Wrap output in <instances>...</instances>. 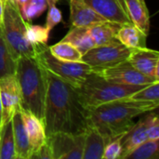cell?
I'll return each instance as SVG.
<instances>
[{"instance_id":"cell-1","label":"cell","mask_w":159,"mask_h":159,"mask_svg":"<svg viewBox=\"0 0 159 159\" xmlns=\"http://www.w3.org/2000/svg\"><path fill=\"white\" fill-rule=\"evenodd\" d=\"M46 74L48 90L43 118L46 135L56 132L84 133L89 125V110L82 105L76 88L48 69Z\"/></svg>"},{"instance_id":"cell-2","label":"cell","mask_w":159,"mask_h":159,"mask_svg":"<svg viewBox=\"0 0 159 159\" xmlns=\"http://www.w3.org/2000/svg\"><path fill=\"white\" fill-rule=\"evenodd\" d=\"M159 103L135 101L129 98L102 104L89 111V124L96 128L104 137L106 143L124 135L133 125V119L143 114L152 112Z\"/></svg>"},{"instance_id":"cell-3","label":"cell","mask_w":159,"mask_h":159,"mask_svg":"<svg viewBox=\"0 0 159 159\" xmlns=\"http://www.w3.org/2000/svg\"><path fill=\"white\" fill-rule=\"evenodd\" d=\"M15 75L20 89V108L43 121L48 90L45 67L34 57H20L17 60Z\"/></svg>"},{"instance_id":"cell-4","label":"cell","mask_w":159,"mask_h":159,"mask_svg":"<svg viewBox=\"0 0 159 159\" xmlns=\"http://www.w3.org/2000/svg\"><path fill=\"white\" fill-rule=\"evenodd\" d=\"M145 86L147 85L130 86L112 82L91 71L76 90L82 105L91 110L104 103L129 98Z\"/></svg>"},{"instance_id":"cell-5","label":"cell","mask_w":159,"mask_h":159,"mask_svg":"<svg viewBox=\"0 0 159 159\" xmlns=\"http://www.w3.org/2000/svg\"><path fill=\"white\" fill-rule=\"evenodd\" d=\"M2 34L11 55L18 60L20 57H35L38 47H34L26 36V21L22 19L17 5L6 0Z\"/></svg>"},{"instance_id":"cell-6","label":"cell","mask_w":159,"mask_h":159,"mask_svg":"<svg viewBox=\"0 0 159 159\" xmlns=\"http://www.w3.org/2000/svg\"><path fill=\"white\" fill-rule=\"evenodd\" d=\"M37 61L48 71L77 88L91 73V67L82 61H70L56 58L51 54L47 45L37 48L35 57Z\"/></svg>"},{"instance_id":"cell-7","label":"cell","mask_w":159,"mask_h":159,"mask_svg":"<svg viewBox=\"0 0 159 159\" xmlns=\"http://www.w3.org/2000/svg\"><path fill=\"white\" fill-rule=\"evenodd\" d=\"M131 50L117 41L92 48L82 56L81 61L89 64L92 71H100L127 61Z\"/></svg>"},{"instance_id":"cell-8","label":"cell","mask_w":159,"mask_h":159,"mask_svg":"<svg viewBox=\"0 0 159 159\" xmlns=\"http://www.w3.org/2000/svg\"><path fill=\"white\" fill-rule=\"evenodd\" d=\"M84 142L85 132L80 134L56 132L47 136L46 140L53 159H83Z\"/></svg>"},{"instance_id":"cell-9","label":"cell","mask_w":159,"mask_h":159,"mask_svg":"<svg viewBox=\"0 0 159 159\" xmlns=\"http://www.w3.org/2000/svg\"><path fill=\"white\" fill-rule=\"evenodd\" d=\"M93 72L102 75L103 78L109 81L123 84V85L142 86V85H149L155 81H159L141 74L130 64V62L128 60L113 67L102 69L100 71H93Z\"/></svg>"},{"instance_id":"cell-10","label":"cell","mask_w":159,"mask_h":159,"mask_svg":"<svg viewBox=\"0 0 159 159\" xmlns=\"http://www.w3.org/2000/svg\"><path fill=\"white\" fill-rule=\"evenodd\" d=\"M0 98L2 103V126L11 120L20 108V94L16 75L0 79Z\"/></svg>"},{"instance_id":"cell-11","label":"cell","mask_w":159,"mask_h":159,"mask_svg":"<svg viewBox=\"0 0 159 159\" xmlns=\"http://www.w3.org/2000/svg\"><path fill=\"white\" fill-rule=\"evenodd\" d=\"M128 61L141 74L159 80V52L148 48H134Z\"/></svg>"},{"instance_id":"cell-12","label":"cell","mask_w":159,"mask_h":159,"mask_svg":"<svg viewBox=\"0 0 159 159\" xmlns=\"http://www.w3.org/2000/svg\"><path fill=\"white\" fill-rule=\"evenodd\" d=\"M99 15L108 21L119 24L131 23L122 0H85Z\"/></svg>"},{"instance_id":"cell-13","label":"cell","mask_w":159,"mask_h":159,"mask_svg":"<svg viewBox=\"0 0 159 159\" xmlns=\"http://www.w3.org/2000/svg\"><path fill=\"white\" fill-rule=\"evenodd\" d=\"M69 20L73 27H90L106 20L85 0H70Z\"/></svg>"},{"instance_id":"cell-14","label":"cell","mask_w":159,"mask_h":159,"mask_svg":"<svg viewBox=\"0 0 159 159\" xmlns=\"http://www.w3.org/2000/svg\"><path fill=\"white\" fill-rule=\"evenodd\" d=\"M20 112L26 129V132L28 135L29 143L33 156L46 143L47 135H46L44 122L41 119H39L37 116H35L34 114L30 113L29 111L20 108Z\"/></svg>"},{"instance_id":"cell-15","label":"cell","mask_w":159,"mask_h":159,"mask_svg":"<svg viewBox=\"0 0 159 159\" xmlns=\"http://www.w3.org/2000/svg\"><path fill=\"white\" fill-rule=\"evenodd\" d=\"M11 122L13 128L16 159H31L32 151L26 129L22 120L20 108L14 114L11 118Z\"/></svg>"},{"instance_id":"cell-16","label":"cell","mask_w":159,"mask_h":159,"mask_svg":"<svg viewBox=\"0 0 159 159\" xmlns=\"http://www.w3.org/2000/svg\"><path fill=\"white\" fill-rule=\"evenodd\" d=\"M122 3L131 23L148 35L150 13L145 0H122Z\"/></svg>"},{"instance_id":"cell-17","label":"cell","mask_w":159,"mask_h":159,"mask_svg":"<svg viewBox=\"0 0 159 159\" xmlns=\"http://www.w3.org/2000/svg\"><path fill=\"white\" fill-rule=\"evenodd\" d=\"M148 140L146 133V117L143 116L122 136L121 138V156L119 159H126L137 146Z\"/></svg>"},{"instance_id":"cell-18","label":"cell","mask_w":159,"mask_h":159,"mask_svg":"<svg viewBox=\"0 0 159 159\" xmlns=\"http://www.w3.org/2000/svg\"><path fill=\"white\" fill-rule=\"evenodd\" d=\"M106 141L99 130L89 125L85 131L83 159H102Z\"/></svg>"},{"instance_id":"cell-19","label":"cell","mask_w":159,"mask_h":159,"mask_svg":"<svg viewBox=\"0 0 159 159\" xmlns=\"http://www.w3.org/2000/svg\"><path fill=\"white\" fill-rule=\"evenodd\" d=\"M122 24L104 20L89 27V34L96 46L108 45L117 42L116 34Z\"/></svg>"},{"instance_id":"cell-20","label":"cell","mask_w":159,"mask_h":159,"mask_svg":"<svg viewBox=\"0 0 159 159\" xmlns=\"http://www.w3.org/2000/svg\"><path fill=\"white\" fill-rule=\"evenodd\" d=\"M116 39L131 49L147 48V34L132 23L122 24L116 34Z\"/></svg>"},{"instance_id":"cell-21","label":"cell","mask_w":159,"mask_h":159,"mask_svg":"<svg viewBox=\"0 0 159 159\" xmlns=\"http://www.w3.org/2000/svg\"><path fill=\"white\" fill-rule=\"evenodd\" d=\"M61 40L71 43L79 50L82 56L95 47L89 27H73Z\"/></svg>"},{"instance_id":"cell-22","label":"cell","mask_w":159,"mask_h":159,"mask_svg":"<svg viewBox=\"0 0 159 159\" xmlns=\"http://www.w3.org/2000/svg\"><path fill=\"white\" fill-rule=\"evenodd\" d=\"M0 159H16L11 120L4 124L0 130Z\"/></svg>"},{"instance_id":"cell-23","label":"cell","mask_w":159,"mask_h":159,"mask_svg":"<svg viewBox=\"0 0 159 159\" xmlns=\"http://www.w3.org/2000/svg\"><path fill=\"white\" fill-rule=\"evenodd\" d=\"M17 69V60L11 55L0 29V79L13 75Z\"/></svg>"},{"instance_id":"cell-24","label":"cell","mask_w":159,"mask_h":159,"mask_svg":"<svg viewBox=\"0 0 159 159\" xmlns=\"http://www.w3.org/2000/svg\"><path fill=\"white\" fill-rule=\"evenodd\" d=\"M48 48L51 54L60 60L78 61H81L82 58V54L79 52V50L71 43L64 40H61L59 43L48 47Z\"/></svg>"},{"instance_id":"cell-25","label":"cell","mask_w":159,"mask_h":159,"mask_svg":"<svg viewBox=\"0 0 159 159\" xmlns=\"http://www.w3.org/2000/svg\"><path fill=\"white\" fill-rule=\"evenodd\" d=\"M48 7V0H26L18 6V9L25 21H32L44 13Z\"/></svg>"},{"instance_id":"cell-26","label":"cell","mask_w":159,"mask_h":159,"mask_svg":"<svg viewBox=\"0 0 159 159\" xmlns=\"http://www.w3.org/2000/svg\"><path fill=\"white\" fill-rule=\"evenodd\" d=\"M158 141L146 140L129 153L126 159H158Z\"/></svg>"},{"instance_id":"cell-27","label":"cell","mask_w":159,"mask_h":159,"mask_svg":"<svg viewBox=\"0 0 159 159\" xmlns=\"http://www.w3.org/2000/svg\"><path fill=\"white\" fill-rule=\"evenodd\" d=\"M49 33L50 32L45 26L34 25L26 21V36L34 47L47 45L49 38Z\"/></svg>"},{"instance_id":"cell-28","label":"cell","mask_w":159,"mask_h":159,"mask_svg":"<svg viewBox=\"0 0 159 159\" xmlns=\"http://www.w3.org/2000/svg\"><path fill=\"white\" fill-rule=\"evenodd\" d=\"M129 98L135 101L153 102L159 103V81H155L143 87Z\"/></svg>"},{"instance_id":"cell-29","label":"cell","mask_w":159,"mask_h":159,"mask_svg":"<svg viewBox=\"0 0 159 159\" xmlns=\"http://www.w3.org/2000/svg\"><path fill=\"white\" fill-rule=\"evenodd\" d=\"M123 136V135H122ZM119 136L108 142L104 147L102 159H119L121 156V138Z\"/></svg>"},{"instance_id":"cell-30","label":"cell","mask_w":159,"mask_h":159,"mask_svg":"<svg viewBox=\"0 0 159 159\" xmlns=\"http://www.w3.org/2000/svg\"><path fill=\"white\" fill-rule=\"evenodd\" d=\"M146 117V133L148 140L159 141V119L156 113H150Z\"/></svg>"},{"instance_id":"cell-31","label":"cell","mask_w":159,"mask_h":159,"mask_svg":"<svg viewBox=\"0 0 159 159\" xmlns=\"http://www.w3.org/2000/svg\"><path fill=\"white\" fill-rule=\"evenodd\" d=\"M48 7V12L47 15V20H46V28L51 32V30L59 24L62 20V15L61 10L56 7V4H49Z\"/></svg>"},{"instance_id":"cell-32","label":"cell","mask_w":159,"mask_h":159,"mask_svg":"<svg viewBox=\"0 0 159 159\" xmlns=\"http://www.w3.org/2000/svg\"><path fill=\"white\" fill-rule=\"evenodd\" d=\"M31 158H39V159H53L52 157V154H51V151H50V148L49 146L48 145L47 143H45L41 147L40 149L32 156Z\"/></svg>"},{"instance_id":"cell-33","label":"cell","mask_w":159,"mask_h":159,"mask_svg":"<svg viewBox=\"0 0 159 159\" xmlns=\"http://www.w3.org/2000/svg\"><path fill=\"white\" fill-rule=\"evenodd\" d=\"M5 3H6V0H0V29H2V24H3V14H4Z\"/></svg>"},{"instance_id":"cell-34","label":"cell","mask_w":159,"mask_h":159,"mask_svg":"<svg viewBox=\"0 0 159 159\" xmlns=\"http://www.w3.org/2000/svg\"><path fill=\"white\" fill-rule=\"evenodd\" d=\"M2 128V103H1V98H0V129Z\"/></svg>"},{"instance_id":"cell-35","label":"cell","mask_w":159,"mask_h":159,"mask_svg":"<svg viewBox=\"0 0 159 159\" xmlns=\"http://www.w3.org/2000/svg\"><path fill=\"white\" fill-rule=\"evenodd\" d=\"M0 130H1V129H0Z\"/></svg>"}]
</instances>
